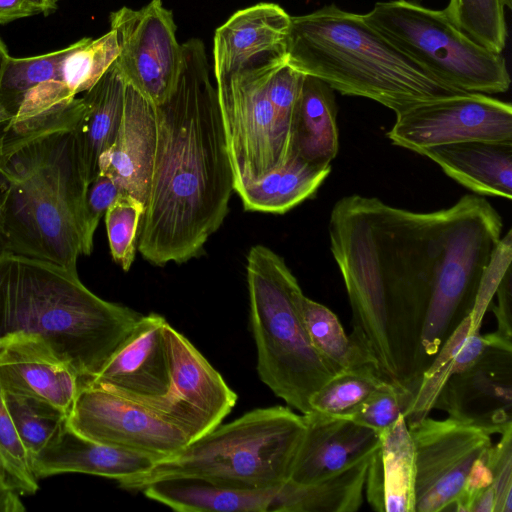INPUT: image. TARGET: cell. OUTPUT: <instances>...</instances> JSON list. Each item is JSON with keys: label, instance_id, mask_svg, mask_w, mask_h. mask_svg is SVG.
Wrapping results in <instances>:
<instances>
[{"label": "cell", "instance_id": "d6a6232c", "mask_svg": "<svg viewBox=\"0 0 512 512\" xmlns=\"http://www.w3.org/2000/svg\"><path fill=\"white\" fill-rule=\"evenodd\" d=\"M303 316L312 345L337 371L372 365L328 307L305 296Z\"/></svg>", "mask_w": 512, "mask_h": 512}, {"label": "cell", "instance_id": "ee69618b", "mask_svg": "<svg viewBox=\"0 0 512 512\" xmlns=\"http://www.w3.org/2000/svg\"><path fill=\"white\" fill-rule=\"evenodd\" d=\"M55 9L47 0H0V24L39 13L49 14Z\"/></svg>", "mask_w": 512, "mask_h": 512}, {"label": "cell", "instance_id": "816d5d0a", "mask_svg": "<svg viewBox=\"0 0 512 512\" xmlns=\"http://www.w3.org/2000/svg\"><path fill=\"white\" fill-rule=\"evenodd\" d=\"M48 1V0H47ZM49 2V1H48ZM50 3V2H49ZM51 4V3H50ZM52 5V4H51ZM55 7V6H54ZM57 8V7H56Z\"/></svg>", "mask_w": 512, "mask_h": 512}, {"label": "cell", "instance_id": "ba28073f", "mask_svg": "<svg viewBox=\"0 0 512 512\" xmlns=\"http://www.w3.org/2000/svg\"><path fill=\"white\" fill-rule=\"evenodd\" d=\"M365 21L400 51L445 83L466 92L496 94L510 87L505 58L462 32L444 10L408 0L377 2Z\"/></svg>", "mask_w": 512, "mask_h": 512}, {"label": "cell", "instance_id": "484cf974", "mask_svg": "<svg viewBox=\"0 0 512 512\" xmlns=\"http://www.w3.org/2000/svg\"><path fill=\"white\" fill-rule=\"evenodd\" d=\"M339 148L334 90L303 74L290 130V152L319 166L330 165Z\"/></svg>", "mask_w": 512, "mask_h": 512}, {"label": "cell", "instance_id": "f907efd6", "mask_svg": "<svg viewBox=\"0 0 512 512\" xmlns=\"http://www.w3.org/2000/svg\"><path fill=\"white\" fill-rule=\"evenodd\" d=\"M53 6L57 7V3L60 1V0H48Z\"/></svg>", "mask_w": 512, "mask_h": 512}, {"label": "cell", "instance_id": "60d3db41", "mask_svg": "<svg viewBox=\"0 0 512 512\" xmlns=\"http://www.w3.org/2000/svg\"><path fill=\"white\" fill-rule=\"evenodd\" d=\"M511 265V230H509L497 247L495 255L489 265L473 310L470 314V324L473 331H480L483 317L491 303L502 275L506 268Z\"/></svg>", "mask_w": 512, "mask_h": 512}, {"label": "cell", "instance_id": "f1b7e54d", "mask_svg": "<svg viewBox=\"0 0 512 512\" xmlns=\"http://www.w3.org/2000/svg\"><path fill=\"white\" fill-rule=\"evenodd\" d=\"M371 458L313 483L295 485L285 482L280 488L279 511H357L363 502V492Z\"/></svg>", "mask_w": 512, "mask_h": 512}, {"label": "cell", "instance_id": "f546056e", "mask_svg": "<svg viewBox=\"0 0 512 512\" xmlns=\"http://www.w3.org/2000/svg\"><path fill=\"white\" fill-rule=\"evenodd\" d=\"M388 380L374 366L365 364L337 371L311 397V411L348 418Z\"/></svg>", "mask_w": 512, "mask_h": 512}, {"label": "cell", "instance_id": "74e56055", "mask_svg": "<svg viewBox=\"0 0 512 512\" xmlns=\"http://www.w3.org/2000/svg\"><path fill=\"white\" fill-rule=\"evenodd\" d=\"M121 194L119 187L107 175H98L87 186L83 215V255H90L94 234L100 219Z\"/></svg>", "mask_w": 512, "mask_h": 512}, {"label": "cell", "instance_id": "5b68a950", "mask_svg": "<svg viewBox=\"0 0 512 512\" xmlns=\"http://www.w3.org/2000/svg\"><path fill=\"white\" fill-rule=\"evenodd\" d=\"M286 62L344 95L376 101L395 114L469 92L438 79L371 27L335 5L291 16Z\"/></svg>", "mask_w": 512, "mask_h": 512}, {"label": "cell", "instance_id": "9a60e30c", "mask_svg": "<svg viewBox=\"0 0 512 512\" xmlns=\"http://www.w3.org/2000/svg\"><path fill=\"white\" fill-rule=\"evenodd\" d=\"M433 408L490 435L512 429V350L489 346L470 367L447 379Z\"/></svg>", "mask_w": 512, "mask_h": 512}, {"label": "cell", "instance_id": "ab89813d", "mask_svg": "<svg viewBox=\"0 0 512 512\" xmlns=\"http://www.w3.org/2000/svg\"><path fill=\"white\" fill-rule=\"evenodd\" d=\"M302 78V73L284 62L272 72L268 79V98L277 117L289 130H291Z\"/></svg>", "mask_w": 512, "mask_h": 512}, {"label": "cell", "instance_id": "52a82bcc", "mask_svg": "<svg viewBox=\"0 0 512 512\" xmlns=\"http://www.w3.org/2000/svg\"><path fill=\"white\" fill-rule=\"evenodd\" d=\"M246 272L259 378L291 408L307 414L312 395L337 370L309 339L305 295L283 258L264 245L249 250Z\"/></svg>", "mask_w": 512, "mask_h": 512}, {"label": "cell", "instance_id": "d4e9b609", "mask_svg": "<svg viewBox=\"0 0 512 512\" xmlns=\"http://www.w3.org/2000/svg\"><path fill=\"white\" fill-rule=\"evenodd\" d=\"M420 154L479 195L511 199L512 143L470 140L430 147Z\"/></svg>", "mask_w": 512, "mask_h": 512}, {"label": "cell", "instance_id": "2e32d148", "mask_svg": "<svg viewBox=\"0 0 512 512\" xmlns=\"http://www.w3.org/2000/svg\"><path fill=\"white\" fill-rule=\"evenodd\" d=\"M166 323L159 314L143 315L100 371L80 381L144 406L163 397L170 383Z\"/></svg>", "mask_w": 512, "mask_h": 512}, {"label": "cell", "instance_id": "7c38bea8", "mask_svg": "<svg viewBox=\"0 0 512 512\" xmlns=\"http://www.w3.org/2000/svg\"><path fill=\"white\" fill-rule=\"evenodd\" d=\"M387 137L420 154L424 149L470 140L512 143V106L482 93L436 99L396 114Z\"/></svg>", "mask_w": 512, "mask_h": 512}, {"label": "cell", "instance_id": "7a4b0ae2", "mask_svg": "<svg viewBox=\"0 0 512 512\" xmlns=\"http://www.w3.org/2000/svg\"><path fill=\"white\" fill-rule=\"evenodd\" d=\"M181 48L176 85L155 105L156 151L137 238V250L157 266L199 256L234 190L204 43L190 39Z\"/></svg>", "mask_w": 512, "mask_h": 512}, {"label": "cell", "instance_id": "d6986e66", "mask_svg": "<svg viewBox=\"0 0 512 512\" xmlns=\"http://www.w3.org/2000/svg\"><path fill=\"white\" fill-rule=\"evenodd\" d=\"M157 142L155 105L126 86L124 110L112 145L99 157V173L110 177L121 193L140 200L148 194Z\"/></svg>", "mask_w": 512, "mask_h": 512}, {"label": "cell", "instance_id": "7dc6e473", "mask_svg": "<svg viewBox=\"0 0 512 512\" xmlns=\"http://www.w3.org/2000/svg\"><path fill=\"white\" fill-rule=\"evenodd\" d=\"M494 503V490L490 486L474 502L471 512H494Z\"/></svg>", "mask_w": 512, "mask_h": 512}, {"label": "cell", "instance_id": "bcb514c9", "mask_svg": "<svg viewBox=\"0 0 512 512\" xmlns=\"http://www.w3.org/2000/svg\"><path fill=\"white\" fill-rule=\"evenodd\" d=\"M9 56L8 49L0 37V79ZM12 116L6 111L0 101V154L10 136Z\"/></svg>", "mask_w": 512, "mask_h": 512}, {"label": "cell", "instance_id": "5bb4252c", "mask_svg": "<svg viewBox=\"0 0 512 512\" xmlns=\"http://www.w3.org/2000/svg\"><path fill=\"white\" fill-rule=\"evenodd\" d=\"M67 426L93 441L158 461L190 442L179 428L151 409L84 381H80Z\"/></svg>", "mask_w": 512, "mask_h": 512}, {"label": "cell", "instance_id": "7402d4cb", "mask_svg": "<svg viewBox=\"0 0 512 512\" xmlns=\"http://www.w3.org/2000/svg\"><path fill=\"white\" fill-rule=\"evenodd\" d=\"M158 460L146 454L105 445L66 426L31 459L39 480L62 473H83L120 481L149 470Z\"/></svg>", "mask_w": 512, "mask_h": 512}, {"label": "cell", "instance_id": "cb8c5ba5", "mask_svg": "<svg viewBox=\"0 0 512 512\" xmlns=\"http://www.w3.org/2000/svg\"><path fill=\"white\" fill-rule=\"evenodd\" d=\"M282 485L242 488L198 477H176L151 482L141 491L147 498L182 512H276Z\"/></svg>", "mask_w": 512, "mask_h": 512}, {"label": "cell", "instance_id": "83f0119b", "mask_svg": "<svg viewBox=\"0 0 512 512\" xmlns=\"http://www.w3.org/2000/svg\"><path fill=\"white\" fill-rule=\"evenodd\" d=\"M330 171L331 165H314L291 152L281 166L237 193L247 211L283 214L312 197Z\"/></svg>", "mask_w": 512, "mask_h": 512}, {"label": "cell", "instance_id": "b9f144b4", "mask_svg": "<svg viewBox=\"0 0 512 512\" xmlns=\"http://www.w3.org/2000/svg\"><path fill=\"white\" fill-rule=\"evenodd\" d=\"M487 452L488 450L472 465L453 511L471 512L477 498L492 486L493 475L488 464Z\"/></svg>", "mask_w": 512, "mask_h": 512}, {"label": "cell", "instance_id": "44dd1931", "mask_svg": "<svg viewBox=\"0 0 512 512\" xmlns=\"http://www.w3.org/2000/svg\"><path fill=\"white\" fill-rule=\"evenodd\" d=\"M119 52L117 34L112 29L96 39H79L63 61L59 81L44 82L29 91L22 103L24 111L33 119H44L66 110L78 94L98 82Z\"/></svg>", "mask_w": 512, "mask_h": 512}, {"label": "cell", "instance_id": "603a6c76", "mask_svg": "<svg viewBox=\"0 0 512 512\" xmlns=\"http://www.w3.org/2000/svg\"><path fill=\"white\" fill-rule=\"evenodd\" d=\"M364 490L375 511L415 512V453L403 416L381 434V444L369 463Z\"/></svg>", "mask_w": 512, "mask_h": 512}, {"label": "cell", "instance_id": "836d02e7", "mask_svg": "<svg viewBox=\"0 0 512 512\" xmlns=\"http://www.w3.org/2000/svg\"><path fill=\"white\" fill-rule=\"evenodd\" d=\"M449 19L486 49L501 53L507 40L501 0H450L444 9Z\"/></svg>", "mask_w": 512, "mask_h": 512}, {"label": "cell", "instance_id": "8fae6325", "mask_svg": "<svg viewBox=\"0 0 512 512\" xmlns=\"http://www.w3.org/2000/svg\"><path fill=\"white\" fill-rule=\"evenodd\" d=\"M109 20L120 48L114 64L124 81L161 104L176 85L182 60L172 11L152 0L140 9L124 6L111 12Z\"/></svg>", "mask_w": 512, "mask_h": 512}, {"label": "cell", "instance_id": "8d00e7d4", "mask_svg": "<svg viewBox=\"0 0 512 512\" xmlns=\"http://www.w3.org/2000/svg\"><path fill=\"white\" fill-rule=\"evenodd\" d=\"M415 390L398 382H388L370 395L349 417L378 434L407 416L414 401Z\"/></svg>", "mask_w": 512, "mask_h": 512}, {"label": "cell", "instance_id": "3957f363", "mask_svg": "<svg viewBox=\"0 0 512 512\" xmlns=\"http://www.w3.org/2000/svg\"><path fill=\"white\" fill-rule=\"evenodd\" d=\"M85 111L79 97L63 118L24 136H10L0 155L8 194L0 251L77 271L83 255L88 186L75 136Z\"/></svg>", "mask_w": 512, "mask_h": 512}, {"label": "cell", "instance_id": "e0dca14e", "mask_svg": "<svg viewBox=\"0 0 512 512\" xmlns=\"http://www.w3.org/2000/svg\"><path fill=\"white\" fill-rule=\"evenodd\" d=\"M305 430L287 482L305 485L332 476L373 456L381 435L351 419L316 411L302 414Z\"/></svg>", "mask_w": 512, "mask_h": 512}, {"label": "cell", "instance_id": "8992f818", "mask_svg": "<svg viewBox=\"0 0 512 512\" xmlns=\"http://www.w3.org/2000/svg\"><path fill=\"white\" fill-rule=\"evenodd\" d=\"M304 430L303 415L290 408H257L118 484L140 491L157 480L198 477L234 487H277L288 480Z\"/></svg>", "mask_w": 512, "mask_h": 512}, {"label": "cell", "instance_id": "4316f807", "mask_svg": "<svg viewBox=\"0 0 512 512\" xmlns=\"http://www.w3.org/2000/svg\"><path fill=\"white\" fill-rule=\"evenodd\" d=\"M126 86L113 63L82 96L85 111L75 126V136L88 183L98 175L99 157L116 137L124 110Z\"/></svg>", "mask_w": 512, "mask_h": 512}, {"label": "cell", "instance_id": "6da1fadb", "mask_svg": "<svg viewBox=\"0 0 512 512\" xmlns=\"http://www.w3.org/2000/svg\"><path fill=\"white\" fill-rule=\"evenodd\" d=\"M483 197L415 212L349 195L332 208L330 250L352 310V341L381 377L411 386L470 316L501 241Z\"/></svg>", "mask_w": 512, "mask_h": 512}, {"label": "cell", "instance_id": "9c48e42d", "mask_svg": "<svg viewBox=\"0 0 512 512\" xmlns=\"http://www.w3.org/2000/svg\"><path fill=\"white\" fill-rule=\"evenodd\" d=\"M284 62L286 55H265L215 78L236 192L281 166L291 153L290 130L267 94L270 75Z\"/></svg>", "mask_w": 512, "mask_h": 512}, {"label": "cell", "instance_id": "ac0fdd59", "mask_svg": "<svg viewBox=\"0 0 512 512\" xmlns=\"http://www.w3.org/2000/svg\"><path fill=\"white\" fill-rule=\"evenodd\" d=\"M0 386L43 399L68 414L80 377L43 338L17 332L0 338Z\"/></svg>", "mask_w": 512, "mask_h": 512}, {"label": "cell", "instance_id": "e575fe53", "mask_svg": "<svg viewBox=\"0 0 512 512\" xmlns=\"http://www.w3.org/2000/svg\"><path fill=\"white\" fill-rule=\"evenodd\" d=\"M144 204L137 198L121 193L105 212V225L113 260L124 271L134 262L140 220Z\"/></svg>", "mask_w": 512, "mask_h": 512}, {"label": "cell", "instance_id": "277c9868", "mask_svg": "<svg viewBox=\"0 0 512 512\" xmlns=\"http://www.w3.org/2000/svg\"><path fill=\"white\" fill-rule=\"evenodd\" d=\"M142 316L95 295L77 271L0 251V338H43L80 380L100 371Z\"/></svg>", "mask_w": 512, "mask_h": 512}, {"label": "cell", "instance_id": "d590c367", "mask_svg": "<svg viewBox=\"0 0 512 512\" xmlns=\"http://www.w3.org/2000/svg\"><path fill=\"white\" fill-rule=\"evenodd\" d=\"M0 468L19 495L34 494L39 486L31 459L7 410L0 386Z\"/></svg>", "mask_w": 512, "mask_h": 512}, {"label": "cell", "instance_id": "30bf717a", "mask_svg": "<svg viewBox=\"0 0 512 512\" xmlns=\"http://www.w3.org/2000/svg\"><path fill=\"white\" fill-rule=\"evenodd\" d=\"M415 453V512L453 511L468 473L492 445L481 428L428 416L408 426Z\"/></svg>", "mask_w": 512, "mask_h": 512}, {"label": "cell", "instance_id": "1f68e13d", "mask_svg": "<svg viewBox=\"0 0 512 512\" xmlns=\"http://www.w3.org/2000/svg\"><path fill=\"white\" fill-rule=\"evenodd\" d=\"M74 46L75 42L60 50L32 57L8 56L0 79V101L12 119L29 91L44 82L59 81L63 61Z\"/></svg>", "mask_w": 512, "mask_h": 512}, {"label": "cell", "instance_id": "c3c4849f", "mask_svg": "<svg viewBox=\"0 0 512 512\" xmlns=\"http://www.w3.org/2000/svg\"><path fill=\"white\" fill-rule=\"evenodd\" d=\"M7 194H8V182L3 173V170L1 167V160H0V227L2 224V220H3Z\"/></svg>", "mask_w": 512, "mask_h": 512}, {"label": "cell", "instance_id": "4dcf8cb0", "mask_svg": "<svg viewBox=\"0 0 512 512\" xmlns=\"http://www.w3.org/2000/svg\"><path fill=\"white\" fill-rule=\"evenodd\" d=\"M4 401L30 459L51 443L67 424L68 414L30 395L3 391Z\"/></svg>", "mask_w": 512, "mask_h": 512}, {"label": "cell", "instance_id": "f6af8a7d", "mask_svg": "<svg viewBox=\"0 0 512 512\" xmlns=\"http://www.w3.org/2000/svg\"><path fill=\"white\" fill-rule=\"evenodd\" d=\"M19 496L0 468V512L24 511L25 507Z\"/></svg>", "mask_w": 512, "mask_h": 512}, {"label": "cell", "instance_id": "f35d334b", "mask_svg": "<svg viewBox=\"0 0 512 512\" xmlns=\"http://www.w3.org/2000/svg\"><path fill=\"white\" fill-rule=\"evenodd\" d=\"M487 460L493 475L494 512L512 511V429L491 445Z\"/></svg>", "mask_w": 512, "mask_h": 512}, {"label": "cell", "instance_id": "7bdbcfd3", "mask_svg": "<svg viewBox=\"0 0 512 512\" xmlns=\"http://www.w3.org/2000/svg\"><path fill=\"white\" fill-rule=\"evenodd\" d=\"M511 279V265H509L502 275L495 292L497 295V306L493 308V311L497 320V330L491 333L493 337L509 348H512Z\"/></svg>", "mask_w": 512, "mask_h": 512}, {"label": "cell", "instance_id": "ffe728a7", "mask_svg": "<svg viewBox=\"0 0 512 512\" xmlns=\"http://www.w3.org/2000/svg\"><path fill=\"white\" fill-rule=\"evenodd\" d=\"M290 21L275 3H258L232 14L214 35L215 78L261 56L286 55Z\"/></svg>", "mask_w": 512, "mask_h": 512}, {"label": "cell", "instance_id": "681fc988", "mask_svg": "<svg viewBox=\"0 0 512 512\" xmlns=\"http://www.w3.org/2000/svg\"><path fill=\"white\" fill-rule=\"evenodd\" d=\"M504 7H507L508 9H511L512 7V0H501Z\"/></svg>", "mask_w": 512, "mask_h": 512}, {"label": "cell", "instance_id": "4fadbf2b", "mask_svg": "<svg viewBox=\"0 0 512 512\" xmlns=\"http://www.w3.org/2000/svg\"><path fill=\"white\" fill-rule=\"evenodd\" d=\"M164 337L169 389L145 407L179 428L191 442L221 424L234 408L237 394L199 350L168 322Z\"/></svg>", "mask_w": 512, "mask_h": 512}]
</instances>
